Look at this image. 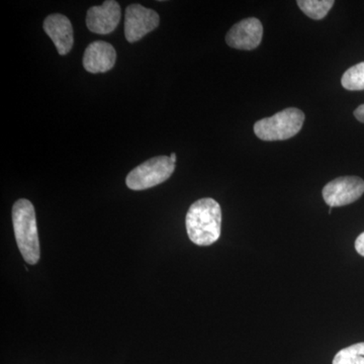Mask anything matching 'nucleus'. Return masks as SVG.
I'll return each mask as SVG.
<instances>
[{
  "mask_svg": "<svg viewBox=\"0 0 364 364\" xmlns=\"http://www.w3.org/2000/svg\"><path fill=\"white\" fill-rule=\"evenodd\" d=\"M189 239L200 246H210L221 236L222 210L219 203L207 198L189 208L186 219Z\"/></svg>",
  "mask_w": 364,
  "mask_h": 364,
  "instance_id": "nucleus-1",
  "label": "nucleus"
},
{
  "mask_svg": "<svg viewBox=\"0 0 364 364\" xmlns=\"http://www.w3.org/2000/svg\"><path fill=\"white\" fill-rule=\"evenodd\" d=\"M14 236L23 259L36 264L40 259V242L38 236L35 208L30 200L21 198L13 208Z\"/></svg>",
  "mask_w": 364,
  "mask_h": 364,
  "instance_id": "nucleus-2",
  "label": "nucleus"
},
{
  "mask_svg": "<svg viewBox=\"0 0 364 364\" xmlns=\"http://www.w3.org/2000/svg\"><path fill=\"white\" fill-rule=\"evenodd\" d=\"M304 122L305 114L296 107H289L258 121L254 124V132L258 138L268 142L289 140L301 130Z\"/></svg>",
  "mask_w": 364,
  "mask_h": 364,
  "instance_id": "nucleus-3",
  "label": "nucleus"
},
{
  "mask_svg": "<svg viewBox=\"0 0 364 364\" xmlns=\"http://www.w3.org/2000/svg\"><path fill=\"white\" fill-rule=\"evenodd\" d=\"M174 170L176 163L170 157H153L132 170L127 176L126 183L133 191H144L166 181Z\"/></svg>",
  "mask_w": 364,
  "mask_h": 364,
  "instance_id": "nucleus-4",
  "label": "nucleus"
},
{
  "mask_svg": "<svg viewBox=\"0 0 364 364\" xmlns=\"http://www.w3.org/2000/svg\"><path fill=\"white\" fill-rule=\"evenodd\" d=\"M363 193V179L358 176H343L326 184L322 195L330 208H336L356 202Z\"/></svg>",
  "mask_w": 364,
  "mask_h": 364,
  "instance_id": "nucleus-5",
  "label": "nucleus"
},
{
  "mask_svg": "<svg viewBox=\"0 0 364 364\" xmlns=\"http://www.w3.org/2000/svg\"><path fill=\"white\" fill-rule=\"evenodd\" d=\"M156 11L141 4H131L126 9L124 37L129 43H136L159 26Z\"/></svg>",
  "mask_w": 364,
  "mask_h": 364,
  "instance_id": "nucleus-6",
  "label": "nucleus"
},
{
  "mask_svg": "<svg viewBox=\"0 0 364 364\" xmlns=\"http://www.w3.org/2000/svg\"><path fill=\"white\" fill-rule=\"evenodd\" d=\"M263 37V26L255 18H245L232 26L226 36L227 44L234 49H255L260 45Z\"/></svg>",
  "mask_w": 364,
  "mask_h": 364,
  "instance_id": "nucleus-7",
  "label": "nucleus"
},
{
  "mask_svg": "<svg viewBox=\"0 0 364 364\" xmlns=\"http://www.w3.org/2000/svg\"><path fill=\"white\" fill-rule=\"evenodd\" d=\"M121 20V6L114 0H107L102 6H92L86 16V26L90 32L107 35L116 30Z\"/></svg>",
  "mask_w": 364,
  "mask_h": 364,
  "instance_id": "nucleus-8",
  "label": "nucleus"
},
{
  "mask_svg": "<svg viewBox=\"0 0 364 364\" xmlns=\"http://www.w3.org/2000/svg\"><path fill=\"white\" fill-rule=\"evenodd\" d=\"M114 48L104 41H95L86 48L83 55V67L90 73H105L116 64Z\"/></svg>",
  "mask_w": 364,
  "mask_h": 364,
  "instance_id": "nucleus-9",
  "label": "nucleus"
},
{
  "mask_svg": "<svg viewBox=\"0 0 364 364\" xmlns=\"http://www.w3.org/2000/svg\"><path fill=\"white\" fill-rule=\"evenodd\" d=\"M44 31L56 46L60 55H67L74 44L73 28L71 21L63 14H55L44 21Z\"/></svg>",
  "mask_w": 364,
  "mask_h": 364,
  "instance_id": "nucleus-10",
  "label": "nucleus"
},
{
  "mask_svg": "<svg viewBox=\"0 0 364 364\" xmlns=\"http://www.w3.org/2000/svg\"><path fill=\"white\" fill-rule=\"evenodd\" d=\"M298 6L303 13L313 20L324 18L334 6L333 0H299Z\"/></svg>",
  "mask_w": 364,
  "mask_h": 364,
  "instance_id": "nucleus-11",
  "label": "nucleus"
},
{
  "mask_svg": "<svg viewBox=\"0 0 364 364\" xmlns=\"http://www.w3.org/2000/svg\"><path fill=\"white\" fill-rule=\"evenodd\" d=\"M333 364H364V342L340 350L333 359Z\"/></svg>",
  "mask_w": 364,
  "mask_h": 364,
  "instance_id": "nucleus-12",
  "label": "nucleus"
},
{
  "mask_svg": "<svg viewBox=\"0 0 364 364\" xmlns=\"http://www.w3.org/2000/svg\"><path fill=\"white\" fill-rule=\"evenodd\" d=\"M341 83L347 90H364V62L352 66L345 72Z\"/></svg>",
  "mask_w": 364,
  "mask_h": 364,
  "instance_id": "nucleus-13",
  "label": "nucleus"
},
{
  "mask_svg": "<svg viewBox=\"0 0 364 364\" xmlns=\"http://www.w3.org/2000/svg\"><path fill=\"white\" fill-rule=\"evenodd\" d=\"M355 249L358 254L364 257V232L359 235L355 241Z\"/></svg>",
  "mask_w": 364,
  "mask_h": 364,
  "instance_id": "nucleus-14",
  "label": "nucleus"
},
{
  "mask_svg": "<svg viewBox=\"0 0 364 364\" xmlns=\"http://www.w3.org/2000/svg\"><path fill=\"white\" fill-rule=\"evenodd\" d=\"M354 116H355L359 122L364 124V104L359 105L358 109L354 111Z\"/></svg>",
  "mask_w": 364,
  "mask_h": 364,
  "instance_id": "nucleus-15",
  "label": "nucleus"
},
{
  "mask_svg": "<svg viewBox=\"0 0 364 364\" xmlns=\"http://www.w3.org/2000/svg\"><path fill=\"white\" fill-rule=\"evenodd\" d=\"M170 159H171V161L173 163L176 162V153H172L171 155H170Z\"/></svg>",
  "mask_w": 364,
  "mask_h": 364,
  "instance_id": "nucleus-16",
  "label": "nucleus"
}]
</instances>
